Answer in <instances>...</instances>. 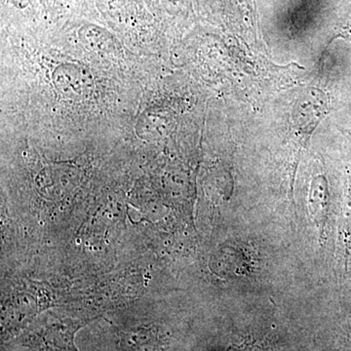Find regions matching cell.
Returning a JSON list of instances; mask_svg holds the SVG:
<instances>
[{
	"instance_id": "obj_1",
	"label": "cell",
	"mask_w": 351,
	"mask_h": 351,
	"mask_svg": "<svg viewBox=\"0 0 351 351\" xmlns=\"http://www.w3.org/2000/svg\"><path fill=\"white\" fill-rule=\"evenodd\" d=\"M326 95L316 88H308L300 94L293 110L295 126L304 133H311L326 114Z\"/></svg>"
},
{
	"instance_id": "obj_2",
	"label": "cell",
	"mask_w": 351,
	"mask_h": 351,
	"mask_svg": "<svg viewBox=\"0 0 351 351\" xmlns=\"http://www.w3.org/2000/svg\"><path fill=\"white\" fill-rule=\"evenodd\" d=\"M316 184H313L311 193V213L315 219L316 226L323 233L326 225L328 193L326 181L323 178H317Z\"/></svg>"
}]
</instances>
